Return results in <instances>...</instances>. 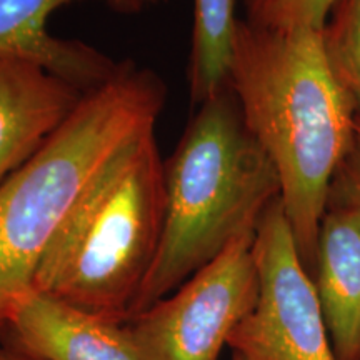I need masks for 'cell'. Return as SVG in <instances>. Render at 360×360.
I'll return each instance as SVG.
<instances>
[{
    "instance_id": "cell-1",
    "label": "cell",
    "mask_w": 360,
    "mask_h": 360,
    "mask_svg": "<svg viewBox=\"0 0 360 360\" xmlns=\"http://www.w3.org/2000/svg\"><path fill=\"white\" fill-rule=\"evenodd\" d=\"M229 85L281 179V200L314 277L332 177L354 141L355 114L323 53L322 30H267L238 19Z\"/></svg>"
},
{
    "instance_id": "cell-2",
    "label": "cell",
    "mask_w": 360,
    "mask_h": 360,
    "mask_svg": "<svg viewBox=\"0 0 360 360\" xmlns=\"http://www.w3.org/2000/svg\"><path fill=\"white\" fill-rule=\"evenodd\" d=\"M164 170V232L130 317L172 294L233 238L254 232L281 197L276 165L229 84L197 105Z\"/></svg>"
},
{
    "instance_id": "cell-3",
    "label": "cell",
    "mask_w": 360,
    "mask_h": 360,
    "mask_svg": "<svg viewBox=\"0 0 360 360\" xmlns=\"http://www.w3.org/2000/svg\"><path fill=\"white\" fill-rule=\"evenodd\" d=\"M167 87L154 70L120 62L32 159L0 184V321L34 290L45 252L94 179L129 141L155 129Z\"/></svg>"
},
{
    "instance_id": "cell-4",
    "label": "cell",
    "mask_w": 360,
    "mask_h": 360,
    "mask_svg": "<svg viewBox=\"0 0 360 360\" xmlns=\"http://www.w3.org/2000/svg\"><path fill=\"white\" fill-rule=\"evenodd\" d=\"M155 129L107 162L45 252L34 290L115 322H127L159 252L165 170Z\"/></svg>"
},
{
    "instance_id": "cell-5",
    "label": "cell",
    "mask_w": 360,
    "mask_h": 360,
    "mask_svg": "<svg viewBox=\"0 0 360 360\" xmlns=\"http://www.w3.org/2000/svg\"><path fill=\"white\" fill-rule=\"evenodd\" d=\"M254 237L233 238L172 294L125 322L143 360H219L257 302Z\"/></svg>"
},
{
    "instance_id": "cell-6",
    "label": "cell",
    "mask_w": 360,
    "mask_h": 360,
    "mask_svg": "<svg viewBox=\"0 0 360 360\" xmlns=\"http://www.w3.org/2000/svg\"><path fill=\"white\" fill-rule=\"evenodd\" d=\"M254 257L259 297L229 339L232 352L245 360H337L281 197L259 220Z\"/></svg>"
},
{
    "instance_id": "cell-7",
    "label": "cell",
    "mask_w": 360,
    "mask_h": 360,
    "mask_svg": "<svg viewBox=\"0 0 360 360\" xmlns=\"http://www.w3.org/2000/svg\"><path fill=\"white\" fill-rule=\"evenodd\" d=\"M87 0H0V58L32 60L84 92H92L114 77L115 62L92 45L60 39L49 32L53 12ZM112 12L134 15L150 7V0H90Z\"/></svg>"
},
{
    "instance_id": "cell-8",
    "label": "cell",
    "mask_w": 360,
    "mask_h": 360,
    "mask_svg": "<svg viewBox=\"0 0 360 360\" xmlns=\"http://www.w3.org/2000/svg\"><path fill=\"white\" fill-rule=\"evenodd\" d=\"M87 94L32 60L0 58V184L37 154Z\"/></svg>"
},
{
    "instance_id": "cell-9",
    "label": "cell",
    "mask_w": 360,
    "mask_h": 360,
    "mask_svg": "<svg viewBox=\"0 0 360 360\" xmlns=\"http://www.w3.org/2000/svg\"><path fill=\"white\" fill-rule=\"evenodd\" d=\"M6 335L39 360H143L127 323L30 290L6 315Z\"/></svg>"
},
{
    "instance_id": "cell-10",
    "label": "cell",
    "mask_w": 360,
    "mask_h": 360,
    "mask_svg": "<svg viewBox=\"0 0 360 360\" xmlns=\"http://www.w3.org/2000/svg\"><path fill=\"white\" fill-rule=\"evenodd\" d=\"M314 283L337 360H360V207H328Z\"/></svg>"
},
{
    "instance_id": "cell-11",
    "label": "cell",
    "mask_w": 360,
    "mask_h": 360,
    "mask_svg": "<svg viewBox=\"0 0 360 360\" xmlns=\"http://www.w3.org/2000/svg\"><path fill=\"white\" fill-rule=\"evenodd\" d=\"M237 22L236 0H193L188 89L195 107L229 84Z\"/></svg>"
},
{
    "instance_id": "cell-12",
    "label": "cell",
    "mask_w": 360,
    "mask_h": 360,
    "mask_svg": "<svg viewBox=\"0 0 360 360\" xmlns=\"http://www.w3.org/2000/svg\"><path fill=\"white\" fill-rule=\"evenodd\" d=\"M328 15L322 29L323 53L360 120V0H335Z\"/></svg>"
},
{
    "instance_id": "cell-13",
    "label": "cell",
    "mask_w": 360,
    "mask_h": 360,
    "mask_svg": "<svg viewBox=\"0 0 360 360\" xmlns=\"http://www.w3.org/2000/svg\"><path fill=\"white\" fill-rule=\"evenodd\" d=\"M247 24L267 30H322L335 0H242Z\"/></svg>"
},
{
    "instance_id": "cell-14",
    "label": "cell",
    "mask_w": 360,
    "mask_h": 360,
    "mask_svg": "<svg viewBox=\"0 0 360 360\" xmlns=\"http://www.w3.org/2000/svg\"><path fill=\"white\" fill-rule=\"evenodd\" d=\"M328 207H360V120L355 119L350 150L337 167L328 188Z\"/></svg>"
},
{
    "instance_id": "cell-15",
    "label": "cell",
    "mask_w": 360,
    "mask_h": 360,
    "mask_svg": "<svg viewBox=\"0 0 360 360\" xmlns=\"http://www.w3.org/2000/svg\"><path fill=\"white\" fill-rule=\"evenodd\" d=\"M0 360H39L32 357L30 354H27L25 350H22L19 345H15L13 342L4 334H0Z\"/></svg>"
},
{
    "instance_id": "cell-16",
    "label": "cell",
    "mask_w": 360,
    "mask_h": 360,
    "mask_svg": "<svg viewBox=\"0 0 360 360\" xmlns=\"http://www.w3.org/2000/svg\"><path fill=\"white\" fill-rule=\"evenodd\" d=\"M6 330V321H0V334H4Z\"/></svg>"
},
{
    "instance_id": "cell-17",
    "label": "cell",
    "mask_w": 360,
    "mask_h": 360,
    "mask_svg": "<svg viewBox=\"0 0 360 360\" xmlns=\"http://www.w3.org/2000/svg\"><path fill=\"white\" fill-rule=\"evenodd\" d=\"M232 360H245V359L240 357V355H238V354H233L232 352Z\"/></svg>"
},
{
    "instance_id": "cell-18",
    "label": "cell",
    "mask_w": 360,
    "mask_h": 360,
    "mask_svg": "<svg viewBox=\"0 0 360 360\" xmlns=\"http://www.w3.org/2000/svg\"><path fill=\"white\" fill-rule=\"evenodd\" d=\"M157 2H160V0H150V4H152V6H155Z\"/></svg>"
}]
</instances>
